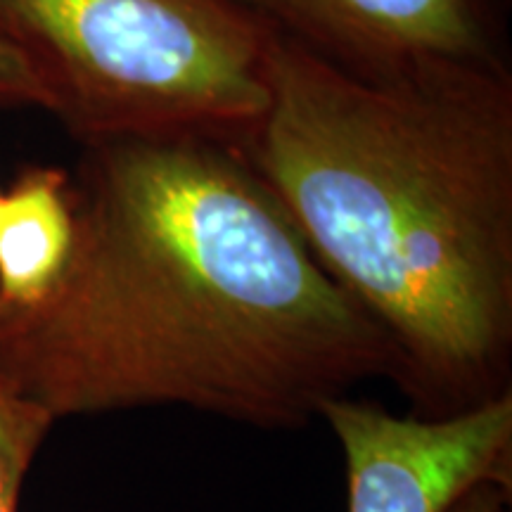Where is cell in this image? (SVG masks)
Masks as SVG:
<instances>
[{
  "label": "cell",
  "instance_id": "obj_2",
  "mask_svg": "<svg viewBox=\"0 0 512 512\" xmlns=\"http://www.w3.org/2000/svg\"><path fill=\"white\" fill-rule=\"evenodd\" d=\"M266 81L235 147L392 339L415 418L512 394V72L368 79L271 34Z\"/></svg>",
  "mask_w": 512,
  "mask_h": 512
},
{
  "label": "cell",
  "instance_id": "obj_10",
  "mask_svg": "<svg viewBox=\"0 0 512 512\" xmlns=\"http://www.w3.org/2000/svg\"><path fill=\"white\" fill-rule=\"evenodd\" d=\"M0 31H5V34H10V22H8V15H5V8L3 3H0ZM12 36V34H10ZM15 38V36H12Z\"/></svg>",
  "mask_w": 512,
  "mask_h": 512
},
{
  "label": "cell",
  "instance_id": "obj_3",
  "mask_svg": "<svg viewBox=\"0 0 512 512\" xmlns=\"http://www.w3.org/2000/svg\"><path fill=\"white\" fill-rule=\"evenodd\" d=\"M81 143L240 145L268 102V29L235 0H0Z\"/></svg>",
  "mask_w": 512,
  "mask_h": 512
},
{
  "label": "cell",
  "instance_id": "obj_4",
  "mask_svg": "<svg viewBox=\"0 0 512 512\" xmlns=\"http://www.w3.org/2000/svg\"><path fill=\"white\" fill-rule=\"evenodd\" d=\"M271 34L368 79L512 72L510 0H235Z\"/></svg>",
  "mask_w": 512,
  "mask_h": 512
},
{
  "label": "cell",
  "instance_id": "obj_6",
  "mask_svg": "<svg viewBox=\"0 0 512 512\" xmlns=\"http://www.w3.org/2000/svg\"><path fill=\"white\" fill-rule=\"evenodd\" d=\"M72 176L29 166L0 197V309H29L53 290L72 252Z\"/></svg>",
  "mask_w": 512,
  "mask_h": 512
},
{
  "label": "cell",
  "instance_id": "obj_1",
  "mask_svg": "<svg viewBox=\"0 0 512 512\" xmlns=\"http://www.w3.org/2000/svg\"><path fill=\"white\" fill-rule=\"evenodd\" d=\"M72 252L29 309H0V382L53 420L188 406L297 430L368 380L392 339L325 273L230 143H83Z\"/></svg>",
  "mask_w": 512,
  "mask_h": 512
},
{
  "label": "cell",
  "instance_id": "obj_5",
  "mask_svg": "<svg viewBox=\"0 0 512 512\" xmlns=\"http://www.w3.org/2000/svg\"><path fill=\"white\" fill-rule=\"evenodd\" d=\"M320 418L344 451L347 512H446L477 484L512 489V394L439 420L342 396Z\"/></svg>",
  "mask_w": 512,
  "mask_h": 512
},
{
  "label": "cell",
  "instance_id": "obj_8",
  "mask_svg": "<svg viewBox=\"0 0 512 512\" xmlns=\"http://www.w3.org/2000/svg\"><path fill=\"white\" fill-rule=\"evenodd\" d=\"M0 105H31L55 114V93L41 64L5 31H0Z\"/></svg>",
  "mask_w": 512,
  "mask_h": 512
},
{
  "label": "cell",
  "instance_id": "obj_11",
  "mask_svg": "<svg viewBox=\"0 0 512 512\" xmlns=\"http://www.w3.org/2000/svg\"><path fill=\"white\" fill-rule=\"evenodd\" d=\"M0 197H3V190H0Z\"/></svg>",
  "mask_w": 512,
  "mask_h": 512
},
{
  "label": "cell",
  "instance_id": "obj_7",
  "mask_svg": "<svg viewBox=\"0 0 512 512\" xmlns=\"http://www.w3.org/2000/svg\"><path fill=\"white\" fill-rule=\"evenodd\" d=\"M55 420L0 382V512H19L24 482Z\"/></svg>",
  "mask_w": 512,
  "mask_h": 512
},
{
  "label": "cell",
  "instance_id": "obj_9",
  "mask_svg": "<svg viewBox=\"0 0 512 512\" xmlns=\"http://www.w3.org/2000/svg\"><path fill=\"white\" fill-rule=\"evenodd\" d=\"M512 489L496 482H484L465 491L446 512H503L510 503Z\"/></svg>",
  "mask_w": 512,
  "mask_h": 512
}]
</instances>
